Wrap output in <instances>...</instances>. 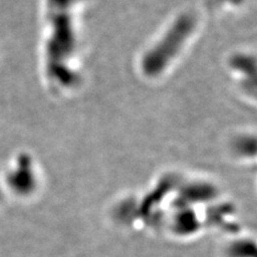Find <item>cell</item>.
Returning <instances> with one entry per match:
<instances>
[]
</instances>
